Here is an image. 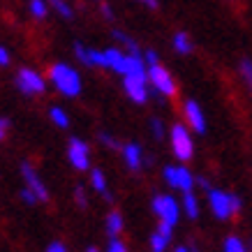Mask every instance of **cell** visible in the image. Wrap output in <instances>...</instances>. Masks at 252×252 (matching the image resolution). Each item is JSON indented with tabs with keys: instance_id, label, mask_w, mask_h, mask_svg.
<instances>
[{
	"instance_id": "obj_38",
	"label": "cell",
	"mask_w": 252,
	"mask_h": 252,
	"mask_svg": "<svg viewBox=\"0 0 252 252\" xmlns=\"http://www.w3.org/2000/svg\"><path fill=\"white\" fill-rule=\"evenodd\" d=\"M102 14L107 16L109 21H114V12H111V7H109V5H102Z\"/></svg>"
},
{
	"instance_id": "obj_21",
	"label": "cell",
	"mask_w": 252,
	"mask_h": 252,
	"mask_svg": "<svg viewBox=\"0 0 252 252\" xmlns=\"http://www.w3.org/2000/svg\"><path fill=\"white\" fill-rule=\"evenodd\" d=\"M28 9H31V14L35 19H44L49 14V5H46V0H31L28 2Z\"/></svg>"
},
{
	"instance_id": "obj_11",
	"label": "cell",
	"mask_w": 252,
	"mask_h": 252,
	"mask_svg": "<svg viewBox=\"0 0 252 252\" xmlns=\"http://www.w3.org/2000/svg\"><path fill=\"white\" fill-rule=\"evenodd\" d=\"M183 114H185V118H188V123H190V127L197 132V134H204V132H206V118H204V111H201V107H199L194 99H185Z\"/></svg>"
},
{
	"instance_id": "obj_19",
	"label": "cell",
	"mask_w": 252,
	"mask_h": 252,
	"mask_svg": "<svg viewBox=\"0 0 252 252\" xmlns=\"http://www.w3.org/2000/svg\"><path fill=\"white\" fill-rule=\"evenodd\" d=\"M49 118H51L58 127H63V130H65V127H69V116H67V111H63L61 107H51V109H49Z\"/></svg>"
},
{
	"instance_id": "obj_42",
	"label": "cell",
	"mask_w": 252,
	"mask_h": 252,
	"mask_svg": "<svg viewBox=\"0 0 252 252\" xmlns=\"http://www.w3.org/2000/svg\"><path fill=\"white\" fill-rule=\"evenodd\" d=\"M190 252H199V250H197V248H190Z\"/></svg>"
},
{
	"instance_id": "obj_34",
	"label": "cell",
	"mask_w": 252,
	"mask_h": 252,
	"mask_svg": "<svg viewBox=\"0 0 252 252\" xmlns=\"http://www.w3.org/2000/svg\"><path fill=\"white\" fill-rule=\"evenodd\" d=\"M7 130H9V121H7V118H0V141L5 139Z\"/></svg>"
},
{
	"instance_id": "obj_32",
	"label": "cell",
	"mask_w": 252,
	"mask_h": 252,
	"mask_svg": "<svg viewBox=\"0 0 252 252\" xmlns=\"http://www.w3.org/2000/svg\"><path fill=\"white\" fill-rule=\"evenodd\" d=\"M74 197H77V204H79L81 208L88 204V199H86V192H84V188H81V185H79L77 190H74Z\"/></svg>"
},
{
	"instance_id": "obj_18",
	"label": "cell",
	"mask_w": 252,
	"mask_h": 252,
	"mask_svg": "<svg viewBox=\"0 0 252 252\" xmlns=\"http://www.w3.org/2000/svg\"><path fill=\"white\" fill-rule=\"evenodd\" d=\"M174 49L178 51V54H183V56H188V54H192V39L185 35V32H176L174 35Z\"/></svg>"
},
{
	"instance_id": "obj_16",
	"label": "cell",
	"mask_w": 252,
	"mask_h": 252,
	"mask_svg": "<svg viewBox=\"0 0 252 252\" xmlns=\"http://www.w3.org/2000/svg\"><path fill=\"white\" fill-rule=\"evenodd\" d=\"M91 185L97 192H102V194L111 201V194H109V190H107V178H104V174H102L99 169H93V171H91Z\"/></svg>"
},
{
	"instance_id": "obj_40",
	"label": "cell",
	"mask_w": 252,
	"mask_h": 252,
	"mask_svg": "<svg viewBox=\"0 0 252 252\" xmlns=\"http://www.w3.org/2000/svg\"><path fill=\"white\" fill-rule=\"evenodd\" d=\"M174 252H190V248H183V245H181V248H176Z\"/></svg>"
},
{
	"instance_id": "obj_36",
	"label": "cell",
	"mask_w": 252,
	"mask_h": 252,
	"mask_svg": "<svg viewBox=\"0 0 252 252\" xmlns=\"http://www.w3.org/2000/svg\"><path fill=\"white\" fill-rule=\"evenodd\" d=\"M46 252H67V248L63 243H51L49 248H46Z\"/></svg>"
},
{
	"instance_id": "obj_20",
	"label": "cell",
	"mask_w": 252,
	"mask_h": 252,
	"mask_svg": "<svg viewBox=\"0 0 252 252\" xmlns=\"http://www.w3.org/2000/svg\"><path fill=\"white\" fill-rule=\"evenodd\" d=\"M238 72H241V79L245 81V86H248V91L252 95V61L250 58H243V61L238 63Z\"/></svg>"
},
{
	"instance_id": "obj_8",
	"label": "cell",
	"mask_w": 252,
	"mask_h": 252,
	"mask_svg": "<svg viewBox=\"0 0 252 252\" xmlns=\"http://www.w3.org/2000/svg\"><path fill=\"white\" fill-rule=\"evenodd\" d=\"M123 88L127 93V97L137 104L148 102V77H123Z\"/></svg>"
},
{
	"instance_id": "obj_29",
	"label": "cell",
	"mask_w": 252,
	"mask_h": 252,
	"mask_svg": "<svg viewBox=\"0 0 252 252\" xmlns=\"http://www.w3.org/2000/svg\"><path fill=\"white\" fill-rule=\"evenodd\" d=\"M99 141H102V144H107L109 148H123V146L118 144V141H116L111 134H107V132H99Z\"/></svg>"
},
{
	"instance_id": "obj_1",
	"label": "cell",
	"mask_w": 252,
	"mask_h": 252,
	"mask_svg": "<svg viewBox=\"0 0 252 252\" xmlns=\"http://www.w3.org/2000/svg\"><path fill=\"white\" fill-rule=\"evenodd\" d=\"M49 79L56 86V91L65 97H77L81 93V79L74 67H69L67 63H54L49 67Z\"/></svg>"
},
{
	"instance_id": "obj_2",
	"label": "cell",
	"mask_w": 252,
	"mask_h": 252,
	"mask_svg": "<svg viewBox=\"0 0 252 252\" xmlns=\"http://www.w3.org/2000/svg\"><path fill=\"white\" fill-rule=\"evenodd\" d=\"M171 148H174V155L181 162H190L192 155H194V144H192L190 132L183 123H176L171 127Z\"/></svg>"
},
{
	"instance_id": "obj_35",
	"label": "cell",
	"mask_w": 252,
	"mask_h": 252,
	"mask_svg": "<svg viewBox=\"0 0 252 252\" xmlns=\"http://www.w3.org/2000/svg\"><path fill=\"white\" fill-rule=\"evenodd\" d=\"M158 231H162V234H164L167 238H171V231H174V227H171V224H167V222H160Z\"/></svg>"
},
{
	"instance_id": "obj_6",
	"label": "cell",
	"mask_w": 252,
	"mask_h": 252,
	"mask_svg": "<svg viewBox=\"0 0 252 252\" xmlns=\"http://www.w3.org/2000/svg\"><path fill=\"white\" fill-rule=\"evenodd\" d=\"M153 211H155V215L160 218V222H167V224L174 227L176 222H178V211H181V206H178V201H176L174 197H169V194H155Z\"/></svg>"
},
{
	"instance_id": "obj_30",
	"label": "cell",
	"mask_w": 252,
	"mask_h": 252,
	"mask_svg": "<svg viewBox=\"0 0 252 252\" xmlns=\"http://www.w3.org/2000/svg\"><path fill=\"white\" fill-rule=\"evenodd\" d=\"M107 252H127V248L123 245V241H118V238H111V243H109V250Z\"/></svg>"
},
{
	"instance_id": "obj_27",
	"label": "cell",
	"mask_w": 252,
	"mask_h": 252,
	"mask_svg": "<svg viewBox=\"0 0 252 252\" xmlns=\"http://www.w3.org/2000/svg\"><path fill=\"white\" fill-rule=\"evenodd\" d=\"M151 130H153V137L158 139V141H162V139H164V127H162L160 118H153V121H151Z\"/></svg>"
},
{
	"instance_id": "obj_14",
	"label": "cell",
	"mask_w": 252,
	"mask_h": 252,
	"mask_svg": "<svg viewBox=\"0 0 252 252\" xmlns=\"http://www.w3.org/2000/svg\"><path fill=\"white\" fill-rule=\"evenodd\" d=\"M104 58H107V67L118 72V74H125V58L127 56L118 51V49H107L104 51Z\"/></svg>"
},
{
	"instance_id": "obj_12",
	"label": "cell",
	"mask_w": 252,
	"mask_h": 252,
	"mask_svg": "<svg viewBox=\"0 0 252 252\" xmlns=\"http://www.w3.org/2000/svg\"><path fill=\"white\" fill-rule=\"evenodd\" d=\"M123 162H125L127 169H132V171L141 169V162H144V151H141V146L134 144V141L125 146V148H123Z\"/></svg>"
},
{
	"instance_id": "obj_25",
	"label": "cell",
	"mask_w": 252,
	"mask_h": 252,
	"mask_svg": "<svg viewBox=\"0 0 252 252\" xmlns=\"http://www.w3.org/2000/svg\"><path fill=\"white\" fill-rule=\"evenodd\" d=\"M74 54H77V58L81 63H84V65H88V67H91V58H88V46H84V44H74Z\"/></svg>"
},
{
	"instance_id": "obj_10",
	"label": "cell",
	"mask_w": 252,
	"mask_h": 252,
	"mask_svg": "<svg viewBox=\"0 0 252 252\" xmlns=\"http://www.w3.org/2000/svg\"><path fill=\"white\" fill-rule=\"evenodd\" d=\"M21 176L23 181H26V188H31L35 194H37L39 201H49V190H46L44 181L37 176V171L28 164V162H21Z\"/></svg>"
},
{
	"instance_id": "obj_26",
	"label": "cell",
	"mask_w": 252,
	"mask_h": 252,
	"mask_svg": "<svg viewBox=\"0 0 252 252\" xmlns=\"http://www.w3.org/2000/svg\"><path fill=\"white\" fill-rule=\"evenodd\" d=\"M19 197H21V201H23V204H28V206H32V204H37V201H39L37 194H35V192H32L31 188H23Z\"/></svg>"
},
{
	"instance_id": "obj_22",
	"label": "cell",
	"mask_w": 252,
	"mask_h": 252,
	"mask_svg": "<svg viewBox=\"0 0 252 252\" xmlns=\"http://www.w3.org/2000/svg\"><path fill=\"white\" fill-rule=\"evenodd\" d=\"M169 241H171V238H167L162 231H155L153 236H151V250L153 252H164L167 250V245H169Z\"/></svg>"
},
{
	"instance_id": "obj_31",
	"label": "cell",
	"mask_w": 252,
	"mask_h": 252,
	"mask_svg": "<svg viewBox=\"0 0 252 252\" xmlns=\"http://www.w3.org/2000/svg\"><path fill=\"white\" fill-rule=\"evenodd\" d=\"M144 61H146V65H148V67H151V65H158V54H155L153 49H148V51H146L144 54Z\"/></svg>"
},
{
	"instance_id": "obj_4",
	"label": "cell",
	"mask_w": 252,
	"mask_h": 252,
	"mask_svg": "<svg viewBox=\"0 0 252 252\" xmlns=\"http://www.w3.org/2000/svg\"><path fill=\"white\" fill-rule=\"evenodd\" d=\"M16 88H19L23 95H42L46 84L39 72H35V69H31V67H21L16 72Z\"/></svg>"
},
{
	"instance_id": "obj_23",
	"label": "cell",
	"mask_w": 252,
	"mask_h": 252,
	"mask_svg": "<svg viewBox=\"0 0 252 252\" xmlns=\"http://www.w3.org/2000/svg\"><path fill=\"white\" fill-rule=\"evenodd\" d=\"M49 5H51V7H54L56 12H58V14L63 16V19H72V16H74L72 7H69L65 0H49Z\"/></svg>"
},
{
	"instance_id": "obj_41",
	"label": "cell",
	"mask_w": 252,
	"mask_h": 252,
	"mask_svg": "<svg viewBox=\"0 0 252 252\" xmlns=\"http://www.w3.org/2000/svg\"><path fill=\"white\" fill-rule=\"evenodd\" d=\"M86 252H99V250H97V248H88V250H86Z\"/></svg>"
},
{
	"instance_id": "obj_37",
	"label": "cell",
	"mask_w": 252,
	"mask_h": 252,
	"mask_svg": "<svg viewBox=\"0 0 252 252\" xmlns=\"http://www.w3.org/2000/svg\"><path fill=\"white\" fill-rule=\"evenodd\" d=\"M197 185H199V188H201V190H211V185H208V181H206V178H204V176H199V178H197Z\"/></svg>"
},
{
	"instance_id": "obj_17",
	"label": "cell",
	"mask_w": 252,
	"mask_h": 252,
	"mask_svg": "<svg viewBox=\"0 0 252 252\" xmlns=\"http://www.w3.org/2000/svg\"><path fill=\"white\" fill-rule=\"evenodd\" d=\"M183 211H185V215H188V218H192V220H194V218L199 215L197 197H194V194H192L190 190L183 192Z\"/></svg>"
},
{
	"instance_id": "obj_28",
	"label": "cell",
	"mask_w": 252,
	"mask_h": 252,
	"mask_svg": "<svg viewBox=\"0 0 252 252\" xmlns=\"http://www.w3.org/2000/svg\"><path fill=\"white\" fill-rule=\"evenodd\" d=\"M123 44H125V49H127V54H130V56H141V49H139V44L134 42V39L125 37V42H123Z\"/></svg>"
},
{
	"instance_id": "obj_7",
	"label": "cell",
	"mask_w": 252,
	"mask_h": 252,
	"mask_svg": "<svg viewBox=\"0 0 252 252\" xmlns=\"http://www.w3.org/2000/svg\"><path fill=\"white\" fill-rule=\"evenodd\" d=\"M67 160L72 162V167L77 171H86L91 167V155H88V144L81 139L72 137L67 144Z\"/></svg>"
},
{
	"instance_id": "obj_5",
	"label": "cell",
	"mask_w": 252,
	"mask_h": 252,
	"mask_svg": "<svg viewBox=\"0 0 252 252\" xmlns=\"http://www.w3.org/2000/svg\"><path fill=\"white\" fill-rule=\"evenodd\" d=\"M208 204H211V211L218 220H229L231 215H236L234 211V194H227L222 190H208Z\"/></svg>"
},
{
	"instance_id": "obj_9",
	"label": "cell",
	"mask_w": 252,
	"mask_h": 252,
	"mask_svg": "<svg viewBox=\"0 0 252 252\" xmlns=\"http://www.w3.org/2000/svg\"><path fill=\"white\" fill-rule=\"evenodd\" d=\"M162 176H164L167 185L178 188V190H183V192L192 190V185H194V178H192V174L185 167H164Z\"/></svg>"
},
{
	"instance_id": "obj_13",
	"label": "cell",
	"mask_w": 252,
	"mask_h": 252,
	"mask_svg": "<svg viewBox=\"0 0 252 252\" xmlns=\"http://www.w3.org/2000/svg\"><path fill=\"white\" fill-rule=\"evenodd\" d=\"M123 77H148V65L144 56H130L125 58V74Z\"/></svg>"
},
{
	"instance_id": "obj_15",
	"label": "cell",
	"mask_w": 252,
	"mask_h": 252,
	"mask_svg": "<svg viewBox=\"0 0 252 252\" xmlns=\"http://www.w3.org/2000/svg\"><path fill=\"white\" fill-rule=\"evenodd\" d=\"M123 231V215L118 211H111L107 215V234L111 238H118V234Z\"/></svg>"
},
{
	"instance_id": "obj_39",
	"label": "cell",
	"mask_w": 252,
	"mask_h": 252,
	"mask_svg": "<svg viewBox=\"0 0 252 252\" xmlns=\"http://www.w3.org/2000/svg\"><path fill=\"white\" fill-rule=\"evenodd\" d=\"M141 2H146L148 7H158V2H155V0H141Z\"/></svg>"
},
{
	"instance_id": "obj_3",
	"label": "cell",
	"mask_w": 252,
	"mask_h": 252,
	"mask_svg": "<svg viewBox=\"0 0 252 252\" xmlns=\"http://www.w3.org/2000/svg\"><path fill=\"white\" fill-rule=\"evenodd\" d=\"M148 81H151V86H153L155 91L167 95V97H176L178 95V86H176L174 77L169 74V69L164 65H160V63L148 67Z\"/></svg>"
},
{
	"instance_id": "obj_24",
	"label": "cell",
	"mask_w": 252,
	"mask_h": 252,
	"mask_svg": "<svg viewBox=\"0 0 252 252\" xmlns=\"http://www.w3.org/2000/svg\"><path fill=\"white\" fill-rule=\"evenodd\" d=\"M224 252H248V248H245L243 241L238 236H229L224 241Z\"/></svg>"
},
{
	"instance_id": "obj_33",
	"label": "cell",
	"mask_w": 252,
	"mask_h": 252,
	"mask_svg": "<svg viewBox=\"0 0 252 252\" xmlns=\"http://www.w3.org/2000/svg\"><path fill=\"white\" fill-rule=\"evenodd\" d=\"M9 61H12V56H9V51L5 49V46H0V67H7Z\"/></svg>"
}]
</instances>
